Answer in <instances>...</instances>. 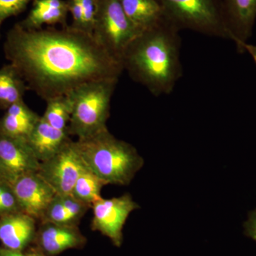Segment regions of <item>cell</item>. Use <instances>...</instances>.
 Returning <instances> with one entry per match:
<instances>
[{
    "label": "cell",
    "instance_id": "cell-1",
    "mask_svg": "<svg viewBox=\"0 0 256 256\" xmlns=\"http://www.w3.org/2000/svg\"><path fill=\"white\" fill-rule=\"evenodd\" d=\"M4 52L28 90L45 100L86 82L119 79L124 70L94 35L70 26L28 30L16 24L6 34Z\"/></svg>",
    "mask_w": 256,
    "mask_h": 256
},
{
    "label": "cell",
    "instance_id": "cell-2",
    "mask_svg": "<svg viewBox=\"0 0 256 256\" xmlns=\"http://www.w3.org/2000/svg\"><path fill=\"white\" fill-rule=\"evenodd\" d=\"M180 32L164 18L138 35L122 56L124 70L156 97L172 94L182 76Z\"/></svg>",
    "mask_w": 256,
    "mask_h": 256
},
{
    "label": "cell",
    "instance_id": "cell-3",
    "mask_svg": "<svg viewBox=\"0 0 256 256\" xmlns=\"http://www.w3.org/2000/svg\"><path fill=\"white\" fill-rule=\"evenodd\" d=\"M86 166L106 184L127 185L142 168L137 150L106 129L90 137L74 141Z\"/></svg>",
    "mask_w": 256,
    "mask_h": 256
},
{
    "label": "cell",
    "instance_id": "cell-4",
    "mask_svg": "<svg viewBox=\"0 0 256 256\" xmlns=\"http://www.w3.org/2000/svg\"><path fill=\"white\" fill-rule=\"evenodd\" d=\"M119 79L86 82L70 94L73 102L69 136L84 139L108 129L110 102Z\"/></svg>",
    "mask_w": 256,
    "mask_h": 256
},
{
    "label": "cell",
    "instance_id": "cell-5",
    "mask_svg": "<svg viewBox=\"0 0 256 256\" xmlns=\"http://www.w3.org/2000/svg\"><path fill=\"white\" fill-rule=\"evenodd\" d=\"M164 18L180 31L230 40L220 0H156Z\"/></svg>",
    "mask_w": 256,
    "mask_h": 256
},
{
    "label": "cell",
    "instance_id": "cell-6",
    "mask_svg": "<svg viewBox=\"0 0 256 256\" xmlns=\"http://www.w3.org/2000/svg\"><path fill=\"white\" fill-rule=\"evenodd\" d=\"M94 35L110 55L122 63L131 42L140 34L124 13L119 0H96Z\"/></svg>",
    "mask_w": 256,
    "mask_h": 256
},
{
    "label": "cell",
    "instance_id": "cell-7",
    "mask_svg": "<svg viewBox=\"0 0 256 256\" xmlns=\"http://www.w3.org/2000/svg\"><path fill=\"white\" fill-rule=\"evenodd\" d=\"M85 164L70 140L53 158L40 163L38 172L56 194L72 195Z\"/></svg>",
    "mask_w": 256,
    "mask_h": 256
},
{
    "label": "cell",
    "instance_id": "cell-8",
    "mask_svg": "<svg viewBox=\"0 0 256 256\" xmlns=\"http://www.w3.org/2000/svg\"><path fill=\"white\" fill-rule=\"evenodd\" d=\"M92 228L100 232L120 247L122 242V228L130 214L140 208L129 194L110 198H100L92 206Z\"/></svg>",
    "mask_w": 256,
    "mask_h": 256
},
{
    "label": "cell",
    "instance_id": "cell-9",
    "mask_svg": "<svg viewBox=\"0 0 256 256\" xmlns=\"http://www.w3.org/2000/svg\"><path fill=\"white\" fill-rule=\"evenodd\" d=\"M40 166L26 140L0 134V180L10 185L24 175L38 172Z\"/></svg>",
    "mask_w": 256,
    "mask_h": 256
},
{
    "label": "cell",
    "instance_id": "cell-10",
    "mask_svg": "<svg viewBox=\"0 0 256 256\" xmlns=\"http://www.w3.org/2000/svg\"><path fill=\"white\" fill-rule=\"evenodd\" d=\"M10 186L18 200L20 210L36 220H42L47 208L56 195L53 188L38 172L22 176Z\"/></svg>",
    "mask_w": 256,
    "mask_h": 256
},
{
    "label": "cell",
    "instance_id": "cell-11",
    "mask_svg": "<svg viewBox=\"0 0 256 256\" xmlns=\"http://www.w3.org/2000/svg\"><path fill=\"white\" fill-rule=\"evenodd\" d=\"M224 24L230 40L240 52L249 53L254 46L247 41L252 36L256 20V0H220Z\"/></svg>",
    "mask_w": 256,
    "mask_h": 256
},
{
    "label": "cell",
    "instance_id": "cell-12",
    "mask_svg": "<svg viewBox=\"0 0 256 256\" xmlns=\"http://www.w3.org/2000/svg\"><path fill=\"white\" fill-rule=\"evenodd\" d=\"M36 235V218L22 212L0 218V242L5 248L22 252Z\"/></svg>",
    "mask_w": 256,
    "mask_h": 256
},
{
    "label": "cell",
    "instance_id": "cell-13",
    "mask_svg": "<svg viewBox=\"0 0 256 256\" xmlns=\"http://www.w3.org/2000/svg\"><path fill=\"white\" fill-rule=\"evenodd\" d=\"M67 130L50 126L40 118L28 139V146L40 163L56 156L70 140Z\"/></svg>",
    "mask_w": 256,
    "mask_h": 256
},
{
    "label": "cell",
    "instance_id": "cell-14",
    "mask_svg": "<svg viewBox=\"0 0 256 256\" xmlns=\"http://www.w3.org/2000/svg\"><path fill=\"white\" fill-rule=\"evenodd\" d=\"M42 222L38 242L42 250L48 255H57L68 249L79 247L84 242L77 226Z\"/></svg>",
    "mask_w": 256,
    "mask_h": 256
},
{
    "label": "cell",
    "instance_id": "cell-15",
    "mask_svg": "<svg viewBox=\"0 0 256 256\" xmlns=\"http://www.w3.org/2000/svg\"><path fill=\"white\" fill-rule=\"evenodd\" d=\"M0 120V134L26 140L41 116L34 112L24 100L10 106Z\"/></svg>",
    "mask_w": 256,
    "mask_h": 256
},
{
    "label": "cell",
    "instance_id": "cell-16",
    "mask_svg": "<svg viewBox=\"0 0 256 256\" xmlns=\"http://www.w3.org/2000/svg\"><path fill=\"white\" fill-rule=\"evenodd\" d=\"M68 4L64 0H34L33 6L20 26L28 30H41L44 25L60 24L66 26Z\"/></svg>",
    "mask_w": 256,
    "mask_h": 256
},
{
    "label": "cell",
    "instance_id": "cell-17",
    "mask_svg": "<svg viewBox=\"0 0 256 256\" xmlns=\"http://www.w3.org/2000/svg\"><path fill=\"white\" fill-rule=\"evenodd\" d=\"M124 13L140 33L154 28L164 18L156 0H119Z\"/></svg>",
    "mask_w": 256,
    "mask_h": 256
},
{
    "label": "cell",
    "instance_id": "cell-18",
    "mask_svg": "<svg viewBox=\"0 0 256 256\" xmlns=\"http://www.w3.org/2000/svg\"><path fill=\"white\" fill-rule=\"evenodd\" d=\"M90 206L82 203L72 195H56L44 215L42 222L77 226Z\"/></svg>",
    "mask_w": 256,
    "mask_h": 256
},
{
    "label": "cell",
    "instance_id": "cell-19",
    "mask_svg": "<svg viewBox=\"0 0 256 256\" xmlns=\"http://www.w3.org/2000/svg\"><path fill=\"white\" fill-rule=\"evenodd\" d=\"M28 90L26 82L12 64H6L0 68V108L6 110L24 100Z\"/></svg>",
    "mask_w": 256,
    "mask_h": 256
},
{
    "label": "cell",
    "instance_id": "cell-20",
    "mask_svg": "<svg viewBox=\"0 0 256 256\" xmlns=\"http://www.w3.org/2000/svg\"><path fill=\"white\" fill-rule=\"evenodd\" d=\"M106 184L90 170L85 168L74 185L72 196L77 200L92 207L101 196V190Z\"/></svg>",
    "mask_w": 256,
    "mask_h": 256
},
{
    "label": "cell",
    "instance_id": "cell-21",
    "mask_svg": "<svg viewBox=\"0 0 256 256\" xmlns=\"http://www.w3.org/2000/svg\"><path fill=\"white\" fill-rule=\"evenodd\" d=\"M46 102V110L42 117L56 129L67 130L73 109L70 96L67 94L52 98Z\"/></svg>",
    "mask_w": 256,
    "mask_h": 256
},
{
    "label": "cell",
    "instance_id": "cell-22",
    "mask_svg": "<svg viewBox=\"0 0 256 256\" xmlns=\"http://www.w3.org/2000/svg\"><path fill=\"white\" fill-rule=\"evenodd\" d=\"M34 0H0V26L4 20L16 16Z\"/></svg>",
    "mask_w": 256,
    "mask_h": 256
},
{
    "label": "cell",
    "instance_id": "cell-23",
    "mask_svg": "<svg viewBox=\"0 0 256 256\" xmlns=\"http://www.w3.org/2000/svg\"><path fill=\"white\" fill-rule=\"evenodd\" d=\"M84 18V32L92 34L97 10L96 0H80Z\"/></svg>",
    "mask_w": 256,
    "mask_h": 256
},
{
    "label": "cell",
    "instance_id": "cell-24",
    "mask_svg": "<svg viewBox=\"0 0 256 256\" xmlns=\"http://www.w3.org/2000/svg\"><path fill=\"white\" fill-rule=\"evenodd\" d=\"M69 12L73 18L72 28L84 32V18L80 0H68L67 2Z\"/></svg>",
    "mask_w": 256,
    "mask_h": 256
},
{
    "label": "cell",
    "instance_id": "cell-25",
    "mask_svg": "<svg viewBox=\"0 0 256 256\" xmlns=\"http://www.w3.org/2000/svg\"><path fill=\"white\" fill-rule=\"evenodd\" d=\"M244 234L256 242V208L249 213L244 223Z\"/></svg>",
    "mask_w": 256,
    "mask_h": 256
},
{
    "label": "cell",
    "instance_id": "cell-26",
    "mask_svg": "<svg viewBox=\"0 0 256 256\" xmlns=\"http://www.w3.org/2000/svg\"><path fill=\"white\" fill-rule=\"evenodd\" d=\"M0 256H28V255H24L22 252L12 250L8 248L0 247Z\"/></svg>",
    "mask_w": 256,
    "mask_h": 256
},
{
    "label": "cell",
    "instance_id": "cell-27",
    "mask_svg": "<svg viewBox=\"0 0 256 256\" xmlns=\"http://www.w3.org/2000/svg\"><path fill=\"white\" fill-rule=\"evenodd\" d=\"M8 184V183L4 182V181L0 180V196H1L3 190H4L5 186H6Z\"/></svg>",
    "mask_w": 256,
    "mask_h": 256
},
{
    "label": "cell",
    "instance_id": "cell-28",
    "mask_svg": "<svg viewBox=\"0 0 256 256\" xmlns=\"http://www.w3.org/2000/svg\"><path fill=\"white\" fill-rule=\"evenodd\" d=\"M28 256H44L43 254H40V252H32V254H28Z\"/></svg>",
    "mask_w": 256,
    "mask_h": 256
}]
</instances>
